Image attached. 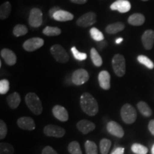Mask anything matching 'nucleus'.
<instances>
[{"label":"nucleus","instance_id":"obj_1","mask_svg":"<svg viewBox=\"0 0 154 154\" xmlns=\"http://www.w3.org/2000/svg\"><path fill=\"white\" fill-rule=\"evenodd\" d=\"M80 106L82 111L90 116L96 115L99 111L97 101L89 93H84L81 96Z\"/></svg>","mask_w":154,"mask_h":154},{"label":"nucleus","instance_id":"obj_2","mask_svg":"<svg viewBox=\"0 0 154 154\" xmlns=\"http://www.w3.org/2000/svg\"><path fill=\"white\" fill-rule=\"evenodd\" d=\"M25 101L29 110L34 114L40 115L43 111L41 100L35 93H28L25 96Z\"/></svg>","mask_w":154,"mask_h":154},{"label":"nucleus","instance_id":"obj_3","mask_svg":"<svg viewBox=\"0 0 154 154\" xmlns=\"http://www.w3.org/2000/svg\"><path fill=\"white\" fill-rule=\"evenodd\" d=\"M121 116L124 122L127 124H131L136 121L137 113L133 106L126 103L121 109Z\"/></svg>","mask_w":154,"mask_h":154},{"label":"nucleus","instance_id":"obj_4","mask_svg":"<svg viewBox=\"0 0 154 154\" xmlns=\"http://www.w3.org/2000/svg\"><path fill=\"white\" fill-rule=\"evenodd\" d=\"M112 67L114 73L119 77H122L126 73V60L123 55L115 54L112 59Z\"/></svg>","mask_w":154,"mask_h":154},{"label":"nucleus","instance_id":"obj_5","mask_svg":"<svg viewBox=\"0 0 154 154\" xmlns=\"http://www.w3.org/2000/svg\"><path fill=\"white\" fill-rule=\"evenodd\" d=\"M51 55L56 61L60 63H66L69 60V56L66 50L59 44H55L50 49Z\"/></svg>","mask_w":154,"mask_h":154},{"label":"nucleus","instance_id":"obj_6","mask_svg":"<svg viewBox=\"0 0 154 154\" xmlns=\"http://www.w3.org/2000/svg\"><path fill=\"white\" fill-rule=\"evenodd\" d=\"M44 134L49 137L61 138L66 134V131L57 125L49 124L44 128Z\"/></svg>","mask_w":154,"mask_h":154},{"label":"nucleus","instance_id":"obj_7","mask_svg":"<svg viewBox=\"0 0 154 154\" xmlns=\"http://www.w3.org/2000/svg\"><path fill=\"white\" fill-rule=\"evenodd\" d=\"M89 79V75L87 71L84 69H77L73 73L72 76V83L74 85L80 86L85 84Z\"/></svg>","mask_w":154,"mask_h":154},{"label":"nucleus","instance_id":"obj_8","mask_svg":"<svg viewBox=\"0 0 154 154\" xmlns=\"http://www.w3.org/2000/svg\"><path fill=\"white\" fill-rule=\"evenodd\" d=\"M96 22V14L94 12L90 11L83 14L77 19L76 24L81 27H88L92 26Z\"/></svg>","mask_w":154,"mask_h":154},{"label":"nucleus","instance_id":"obj_9","mask_svg":"<svg viewBox=\"0 0 154 154\" xmlns=\"http://www.w3.org/2000/svg\"><path fill=\"white\" fill-rule=\"evenodd\" d=\"M42 11L38 8H33L30 11L29 17V24L32 27H39L43 22Z\"/></svg>","mask_w":154,"mask_h":154},{"label":"nucleus","instance_id":"obj_10","mask_svg":"<svg viewBox=\"0 0 154 154\" xmlns=\"http://www.w3.org/2000/svg\"><path fill=\"white\" fill-rule=\"evenodd\" d=\"M44 41L43 38L39 37L31 38L26 40L23 44V47L27 51H34L41 48L44 45Z\"/></svg>","mask_w":154,"mask_h":154},{"label":"nucleus","instance_id":"obj_11","mask_svg":"<svg viewBox=\"0 0 154 154\" xmlns=\"http://www.w3.org/2000/svg\"><path fill=\"white\" fill-rule=\"evenodd\" d=\"M106 128L108 132L118 138H122L124 136V131L119 124L116 121H111L108 123Z\"/></svg>","mask_w":154,"mask_h":154},{"label":"nucleus","instance_id":"obj_12","mask_svg":"<svg viewBox=\"0 0 154 154\" xmlns=\"http://www.w3.org/2000/svg\"><path fill=\"white\" fill-rule=\"evenodd\" d=\"M131 3L128 0H117L111 5V10L118 11L120 13H126L130 11Z\"/></svg>","mask_w":154,"mask_h":154},{"label":"nucleus","instance_id":"obj_13","mask_svg":"<svg viewBox=\"0 0 154 154\" xmlns=\"http://www.w3.org/2000/svg\"><path fill=\"white\" fill-rule=\"evenodd\" d=\"M17 125L20 128L26 131H33L36 128V124L34 119L27 116L19 118L17 120Z\"/></svg>","mask_w":154,"mask_h":154},{"label":"nucleus","instance_id":"obj_14","mask_svg":"<svg viewBox=\"0 0 154 154\" xmlns=\"http://www.w3.org/2000/svg\"><path fill=\"white\" fill-rule=\"evenodd\" d=\"M52 113L54 116L58 120L62 122H66L69 119L68 111L64 107L61 106L60 105H56L53 107Z\"/></svg>","mask_w":154,"mask_h":154},{"label":"nucleus","instance_id":"obj_15","mask_svg":"<svg viewBox=\"0 0 154 154\" xmlns=\"http://www.w3.org/2000/svg\"><path fill=\"white\" fill-rule=\"evenodd\" d=\"M76 127L78 130L83 134H87L95 129L96 125L91 121L83 119L77 123Z\"/></svg>","mask_w":154,"mask_h":154},{"label":"nucleus","instance_id":"obj_16","mask_svg":"<svg viewBox=\"0 0 154 154\" xmlns=\"http://www.w3.org/2000/svg\"><path fill=\"white\" fill-rule=\"evenodd\" d=\"M141 41L146 49H151L154 44V31L151 29L146 30L142 35Z\"/></svg>","mask_w":154,"mask_h":154},{"label":"nucleus","instance_id":"obj_17","mask_svg":"<svg viewBox=\"0 0 154 154\" xmlns=\"http://www.w3.org/2000/svg\"><path fill=\"white\" fill-rule=\"evenodd\" d=\"M99 83L101 87L104 90H109L111 87V76L107 71H101L99 74Z\"/></svg>","mask_w":154,"mask_h":154},{"label":"nucleus","instance_id":"obj_18","mask_svg":"<svg viewBox=\"0 0 154 154\" xmlns=\"http://www.w3.org/2000/svg\"><path fill=\"white\" fill-rule=\"evenodd\" d=\"M1 57L9 66H13L17 62V56L9 49H3L1 51Z\"/></svg>","mask_w":154,"mask_h":154},{"label":"nucleus","instance_id":"obj_19","mask_svg":"<svg viewBox=\"0 0 154 154\" xmlns=\"http://www.w3.org/2000/svg\"><path fill=\"white\" fill-rule=\"evenodd\" d=\"M53 19L58 22H68L74 19V15L69 11L60 9L54 14Z\"/></svg>","mask_w":154,"mask_h":154},{"label":"nucleus","instance_id":"obj_20","mask_svg":"<svg viewBox=\"0 0 154 154\" xmlns=\"http://www.w3.org/2000/svg\"><path fill=\"white\" fill-rule=\"evenodd\" d=\"M7 101L8 103L9 106L12 109H16L19 105L20 104L21 102V98L20 95L17 93V92H14V93L11 94L7 97Z\"/></svg>","mask_w":154,"mask_h":154},{"label":"nucleus","instance_id":"obj_21","mask_svg":"<svg viewBox=\"0 0 154 154\" xmlns=\"http://www.w3.org/2000/svg\"><path fill=\"white\" fill-rule=\"evenodd\" d=\"M128 22L132 26H141L145 22V17L140 13L133 14L128 17Z\"/></svg>","mask_w":154,"mask_h":154},{"label":"nucleus","instance_id":"obj_22","mask_svg":"<svg viewBox=\"0 0 154 154\" xmlns=\"http://www.w3.org/2000/svg\"><path fill=\"white\" fill-rule=\"evenodd\" d=\"M125 25L121 22H115L111 24L106 27V32L109 34H115L124 29Z\"/></svg>","mask_w":154,"mask_h":154},{"label":"nucleus","instance_id":"obj_23","mask_svg":"<svg viewBox=\"0 0 154 154\" xmlns=\"http://www.w3.org/2000/svg\"><path fill=\"white\" fill-rule=\"evenodd\" d=\"M11 6L9 2H6L1 5L0 7V19L2 20L8 18L11 13Z\"/></svg>","mask_w":154,"mask_h":154},{"label":"nucleus","instance_id":"obj_24","mask_svg":"<svg viewBox=\"0 0 154 154\" xmlns=\"http://www.w3.org/2000/svg\"><path fill=\"white\" fill-rule=\"evenodd\" d=\"M137 108L138 111L142 115L146 117H150L152 115V110L150 106L146 102L139 101L137 103Z\"/></svg>","mask_w":154,"mask_h":154},{"label":"nucleus","instance_id":"obj_25","mask_svg":"<svg viewBox=\"0 0 154 154\" xmlns=\"http://www.w3.org/2000/svg\"><path fill=\"white\" fill-rule=\"evenodd\" d=\"M90 54H91V59L94 64L97 67L101 66L103 63V61H102L101 57L99 55V52L96 51V49L92 48Z\"/></svg>","mask_w":154,"mask_h":154},{"label":"nucleus","instance_id":"obj_26","mask_svg":"<svg viewBox=\"0 0 154 154\" xmlns=\"http://www.w3.org/2000/svg\"><path fill=\"white\" fill-rule=\"evenodd\" d=\"M61 33V30L59 28L56 27V26H47L43 30V34L48 36H55L60 35Z\"/></svg>","mask_w":154,"mask_h":154},{"label":"nucleus","instance_id":"obj_27","mask_svg":"<svg viewBox=\"0 0 154 154\" xmlns=\"http://www.w3.org/2000/svg\"><path fill=\"white\" fill-rule=\"evenodd\" d=\"M111 141L107 138H102L100 141V151L101 154H108L111 149Z\"/></svg>","mask_w":154,"mask_h":154},{"label":"nucleus","instance_id":"obj_28","mask_svg":"<svg viewBox=\"0 0 154 154\" xmlns=\"http://www.w3.org/2000/svg\"><path fill=\"white\" fill-rule=\"evenodd\" d=\"M86 154H98V148L96 144L91 140H86L84 144Z\"/></svg>","mask_w":154,"mask_h":154},{"label":"nucleus","instance_id":"obj_29","mask_svg":"<svg viewBox=\"0 0 154 154\" xmlns=\"http://www.w3.org/2000/svg\"><path fill=\"white\" fill-rule=\"evenodd\" d=\"M68 151L71 154H82V149H81L79 143L78 141L71 142L68 146Z\"/></svg>","mask_w":154,"mask_h":154},{"label":"nucleus","instance_id":"obj_30","mask_svg":"<svg viewBox=\"0 0 154 154\" xmlns=\"http://www.w3.org/2000/svg\"><path fill=\"white\" fill-rule=\"evenodd\" d=\"M28 29L26 26L23 24H17L13 29V34L15 36H22L27 34Z\"/></svg>","mask_w":154,"mask_h":154},{"label":"nucleus","instance_id":"obj_31","mask_svg":"<svg viewBox=\"0 0 154 154\" xmlns=\"http://www.w3.org/2000/svg\"><path fill=\"white\" fill-rule=\"evenodd\" d=\"M90 34H91V38L97 42L104 40V36H103V33L95 27L91 28L90 29Z\"/></svg>","mask_w":154,"mask_h":154},{"label":"nucleus","instance_id":"obj_32","mask_svg":"<svg viewBox=\"0 0 154 154\" xmlns=\"http://www.w3.org/2000/svg\"><path fill=\"white\" fill-rule=\"evenodd\" d=\"M137 59L138 62L144 65V66L149 68V69H153L154 68V63L149 57H146L144 55H139L137 57Z\"/></svg>","mask_w":154,"mask_h":154},{"label":"nucleus","instance_id":"obj_33","mask_svg":"<svg viewBox=\"0 0 154 154\" xmlns=\"http://www.w3.org/2000/svg\"><path fill=\"white\" fill-rule=\"evenodd\" d=\"M131 151L136 154H147L148 148L140 143H134L131 146Z\"/></svg>","mask_w":154,"mask_h":154},{"label":"nucleus","instance_id":"obj_34","mask_svg":"<svg viewBox=\"0 0 154 154\" xmlns=\"http://www.w3.org/2000/svg\"><path fill=\"white\" fill-rule=\"evenodd\" d=\"M14 149L8 143H0V154H14Z\"/></svg>","mask_w":154,"mask_h":154},{"label":"nucleus","instance_id":"obj_35","mask_svg":"<svg viewBox=\"0 0 154 154\" xmlns=\"http://www.w3.org/2000/svg\"><path fill=\"white\" fill-rule=\"evenodd\" d=\"M71 51H72L75 59H77V60L84 61L87 58V55H86V53L80 52V51H79L78 49H77L75 47H73L72 49H71Z\"/></svg>","mask_w":154,"mask_h":154},{"label":"nucleus","instance_id":"obj_36","mask_svg":"<svg viewBox=\"0 0 154 154\" xmlns=\"http://www.w3.org/2000/svg\"><path fill=\"white\" fill-rule=\"evenodd\" d=\"M9 90V82L7 79H2L0 81V94L2 95L6 94Z\"/></svg>","mask_w":154,"mask_h":154},{"label":"nucleus","instance_id":"obj_37","mask_svg":"<svg viewBox=\"0 0 154 154\" xmlns=\"http://www.w3.org/2000/svg\"><path fill=\"white\" fill-rule=\"evenodd\" d=\"M7 134V126L3 120L0 121V139H5Z\"/></svg>","mask_w":154,"mask_h":154},{"label":"nucleus","instance_id":"obj_38","mask_svg":"<svg viewBox=\"0 0 154 154\" xmlns=\"http://www.w3.org/2000/svg\"><path fill=\"white\" fill-rule=\"evenodd\" d=\"M42 154H58L57 151L51 146H47L42 150Z\"/></svg>","mask_w":154,"mask_h":154},{"label":"nucleus","instance_id":"obj_39","mask_svg":"<svg viewBox=\"0 0 154 154\" xmlns=\"http://www.w3.org/2000/svg\"><path fill=\"white\" fill-rule=\"evenodd\" d=\"M149 130L151 134L154 136V119L153 120L150 121L149 124Z\"/></svg>","mask_w":154,"mask_h":154},{"label":"nucleus","instance_id":"obj_40","mask_svg":"<svg viewBox=\"0 0 154 154\" xmlns=\"http://www.w3.org/2000/svg\"><path fill=\"white\" fill-rule=\"evenodd\" d=\"M107 46V42L106 40H103V41L99 42L97 43V47H99V49H103Z\"/></svg>","mask_w":154,"mask_h":154},{"label":"nucleus","instance_id":"obj_41","mask_svg":"<svg viewBox=\"0 0 154 154\" xmlns=\"http://www.w3.org/2000/svg\"><path fill=\"white\" fill-rule=\"evenodd\" d=\"M124 148L119 147L113 150L111 154H124Z\"/></svg>","mask_w":154,"mask_h":154},{"label":"nucleus","instance_id":"obj_42","mask_svg":"<svg viewBox=\"0 0 154 154\" xmlns=\"http://www.w3.org/2000/svg\"><path fill=\"white\" fill-rule=\"evenodd\" d=\"M60 8H59V7H52V8L51 9H50V10H49V15H50V17H51V18H53V16H54V14H55L56 12H57V11H59V10H60Z\"/></svg>","mask_w":154,"mask_h":154},{"label":"nucleus","instance_id":"obj_43","mask_svg":"<svg viewBox=\"0 0 154 154\" xmlns=\"http://www.w3.org/2000/svg\"><path fill=\"white\" fill-rule=\"evenodd\" d=\"M70 1L74 4H77V5H84L87 2V0H70Z\"/></svg>","mask_w":154,"mask_h":154},{"label":"nucleus","instance_id":"obj_44","mask_svg":"<svg viewBox=\"0 0 154 154\" xmlns=\"http://www.w3.org/2000/svg\"><path fill=\"white\" fill-rule=\"evenodd\" d=\"M123 41H124V38H121V37H119V38H117L116 40V44H121Z\"/></svg>","mask_w":154,"mask_h":154},{"label":"nucleus","instance_id":"obj_45","mask_svg":"<svg viewBox=\"0 0 154 154\" xmlns=\"http://www.w3.org/2000/svg\"><path fill=\"white\" fill-rule=\"evenodd\" d=\"M151 154H154V144L151 148Z\"/></svg>","mask_w":154,"mask_h":154},{"label":"nucleus","instance_id":"obj_46","mask_svg":"<svg viewBox=\"0 0 154 154\" xmlns=\"http://www.w3.org/2000/svg\"><path fill=\"white\" fill-rule=\"evenodd\" d=\"M142 1H143V2H146V1H149V0H142Z\"/></svg>","mask_w":154,"mask_h":154}]
</instances>
